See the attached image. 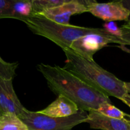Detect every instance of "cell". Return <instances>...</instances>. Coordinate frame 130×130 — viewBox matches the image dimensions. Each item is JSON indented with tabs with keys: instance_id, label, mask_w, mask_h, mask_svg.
<instances>
[{
	"instance_id": "cell-19",
	"label": "cell",
	"mask_w": 130,
	"mask_h": 130,
	"mask_svg": "<svg viewBox=\"0 0 130 130\" xmlns=\"http://www.w3.org/2000/svg\"><path fill=\"white\" fill-rule=\"evenodd\" d=\"M121 100L122 102L124 103L125 104H126L127 106L129 107L130 108V94L129 93H127L126 95H125L121 99ZM127 117H129V118H130V115H128V116Z\"/></svg>"
},
{
	"instance_id": "cell-20",
	"label": "cell",
	"mask_w": 130,
	"mask_h": 130,
	"mask_svg": "<svg viewBox=\"0 0 130 130\" xmlns=\"http://www.w3.org/2000/svg\"><path fill=\"white\" fill-rule=\"evenodd\" d=\"M117 46L119 48L122 50V51H124V52L130 53V49H129L128 48H127L125 45H119V46Z\"/></svg>"
},
{
	"instance_id": "cell-6",
	"label": "cell",
	"mask_w": 130,
	"mask_h": 130,
	"mask_svg": "<svg viewBox=\"0 0 130 130\" xmlns=\"http://www.w3.org/2000/svg\"><path fill=\"white\" fill-rule=\"evenodd\" d=\"M90 1L69 0L61 6L45 10L36 16L42 17L57 24L70 25V19L72 15L88 11L87 6Z\"/></svg>"
},
{
	"instance_id": "cell-18",
	"label": "cell",
	"mask_w": 130,
	"mask_h": 130,
	"mask_svg": "<svg viewBox=\"0 0 130 130\" xmlns=\"http://www.w3.org/2000/svg\"><path fill=\"white\" fill-rule=\"evenodd\" d=\"M122 2L124 7L129 11L128 17L126 20V23L122 26L130 28V0H122Z\"/></svg>"
},
{
	"instance_id": "cell-10",
	"label": "cell",
	"mask_w": 130,
	"mask_h": 130,
	"mask_svg": "<svg viewBox=\"0 0 130 130\" xmlns=\"http://www.w3.org/2000/svg\"><path fill=\"white\" fill-rule=\"evenodd\" d=\"M79 110V107L73 102L63 95H59L45 109L38 112L52 118H61L76 114Z\"/></svg>"
},
{
	"instance_id": "cell-21",
	"label": "cell",
	"mask_w": 130,
	"mask_h": 130,
	"mask_svg": "<svg viewBox=\"0 0 130 130\" xmlns=\"http://www.w3.org/2000/svg\"><path fill=\"white\" fill-rule=\"evenodd\" d=\"M125 86H126V90H127V93H130V82H125Z\"/></svg>"
},
{
	"instance_id": "cell-12",
	"label": "cell",
	"mask_w": 130,
	"mask_h": 130,
	"mask_svg": "<svg viewBox=\"0 0 130 130\" xmlns=\"http://www.w3.org/2000/svg\"><path fill=\"white\" fill-rule=\"evenodd\" d=\"M0 130L29 129L17 116L11 113H6L0 117Z\"/></svg>"
},
{
	"instance_id": "cell-1",
	"label": "cell",
	"mask_w": 130,
	"mask_h": 130,
	"mask_svg": "<svg viewBox=\"0 0 130 130\" xmlns=\"http://www.w3.org/2000/svg\"><path fill=\"white\" fill-rule=\"evenodd\" d=\"M38 71L47 80L48 88L57 96L63 95L84 111L97 110L105 102H111L109 97L88 85L80 78L59 66L40 63Z\"/></svg>"
},
{
	"instance_id": "cell-15",
	"label": "cell",
	"mask_w": 130,
	"mask_h": 130,
	"mask_svg": "<svg viewBox=\"0 0 130 130\" xmlns=\"http://www.w3.org/2000/svg\"><path fill=\"white\" fill-rule=\"evenodd\" d=\"M18 66L19 62H6L0 57V77L5 79H13Z\"/></svg>"
},
{
	"instance_id": "cell-17",
	"label": "cell",
	"mask_w": 130,
	"mask_h": 130,
	"mask_svg": "<svg viewBox=\"0 0 130 130\" xmlns=\"http://www.w3.org/2000/svg\"><path fill=\"white\" fill-rule=\"evenodd\" d=\"M121 29L122 31L121 39L126 42L127 45H130V28L122 26Z\"/></svg>"
},
{
	"instance_id": "cell-4",
	"label": "cell",
	"mask_w": 130,
	"mask_h": 130,
	"mask_svg": "<svg viewBox=\"0 0 130 130\" xmlns=\"http://www.w3.org/2000/svg\"><path fill=\"white\" fill-rule=\"evenodd\" d=\"M29 130H71L78 124L86 123L88 114L79 109L76 114L66 118H52L25 109L19 117Z\"/></svg>"
},
{
	"instance_id": "cell-2",
	"label": "cell",
	"mask_w": 130,
	"mask_h": 130,
	"mask_svg": "<svg viewBox=\"0 0 130 130\" xmlns=\"http://www.w3.org/2000/svg\"><path fill=\"white\" fill-rule=\"evenodd\" d=\"M66 56L64 68L105 96L121 100L128 93L125 82L106 71L94 61L83 58L71 50H63Z\"/></svg>"
},
{
	"instance_id": "cell-13",
	"label": "cell",
	"mask_w": 130,
	"mask_h": 130,
	"mask_svg": "<svg viewBox=\"0 0 130 130\" xmlns=\"http://www.w3.org/2000/svg\"><path fill=\"white\" fill-rule=\"evenodd\" d=\"M69 0H32L33 17L36 16L45 10L61 6Z\"/></svg>"
},
{
	"instance_id": "cell-11",
	"label": "cell",
	"mask_w": 130,
	"mask_h": 130,
	"mask_svg": "<svg viewBox=\"0 0 130 130\" xmlns=\"http://www.w3.org/2000/svg\"><path fill=\"white\" fill-rule=\"evenodd\" d=\"M33 17L32 0H11L8 18L24 22Z\"/></svg>"
},
{
	"instance_id": "cell-16",
	"label": "cell",
	"mask_w": 130,
	"mask_h": 130,
	"mask_svg": "<svg viewBox=\"0 0 130 130\" xmlns=\"http://www.w3.org/2000/svg\"><path fill=\"white\" fill-rule=\"evenodd\" d=\"M103 29L106 30L110 35L114 36L121 39L122 31L121 27L117 26L115 22H107L103 24Z\"/></svg>"
},
{
	"instance_id": "cell-9",
	"label": "cell",
	"mask_w": 130,
	"mask_h": 130,
	"mask_svg": "<svg viewBox=\"0 0 130 130\" xmlns=\"http://www.w3.org/2000/svg\"><path fill=\"white\" fill-rule=\"evenodd\" d=\"M86 123L92 129L101 130H130V120L108 118L96 110H90Z\"/></svg>"
},
{
	"instance_id": "cell-5",
	"label": "cell",
	"mask_w": 130,
	"mask_h": 130,
	"mask_svg": "<svg viewBox=\"0 0 130 130\" xmlns=\"http://www.w3.org/2000/svg\"><path fill=\"white\" fill-rule=\"evenodd\" d=\"M110 43L127 45L126 42L122 39L110 34H90L74 41L71 44L70 50L85 59L94 61L93 58L94 55Z\"/></svg>"
},
{
	"instance_id": "cell-22",
	"label": "cell",
	"mask_w": 130,
	"mask_h": 130,
	"mask_svg": "<svg viewBox=\"0 0 130 130\" xmlns=\"http://www.w3.org/2000/svg\"><path fill=\"white\" fill-rule=\"evenodd\" d=\"M1 116V112H0V117Z\"/></svg>"
},
{
	"instance_id": "cell-3",
	"label": "cell",
	"mask_w": 130,
	"mask_h": 130,
	"mask_svg": "<svg viewBox=\"0 0 130 130\" xmlns=\"http://www.w3.org/2000/svg\"><path fill=\"white\" fill-rule=\"evenodd\" d=\"M24 22L34 34L47 38L61 47L62 50H70L74 41L87 34H110L101 28L62 25L40 16L31 17Z\"/></svg>"
},
{
	"instance_id": "cell-7",
	"label": "cell",
	"mask_w": 130,
	"mask_h": 130,
	"mask_svg": "<svg viewBox=\"0 0 130 130\" xmlns=\"http://www.w3.org/2000/svg\"><path fill=\"white\" fill-rule=\"evenodd\" d=\"M88 11L99 19L107 22L127 20L129 11L124 7L122 1L99 3L91 1L87 6Z\"/></svg>"
},
{
	"instance_id": "cell-8",
	"label": "cell",
	"mask_w": 130,
	"mask_h": 130,
	"mask_svg": "<svg viewBox=\"0 0 130 130\" xmlns=\"http://www.w3.org/2000/svg\"><path fill=\"white\" fill-rule=\"evenodd\" d=\"M12 80L0 77V112L1 116L11 113L19 117L26 109L15 93Z\"/></svg>"
},
{
	"instance_id": "cell-14",
	"label": "cell",
	"mask_w": 130,
	"mask_h": 130,
	"mask_svg": "<svg viewBox=\"0 0 130 130\" xmlns=\"http://www.w3.org/2000/svg\"><path fill=\"white\" fill-rule=\"evenodd\" d=\"M96 111L108 118L118 119H124L125 116H128L129 115L112 105V103L108 102L102 104Z\"/></svg>"
}]
</instances>
